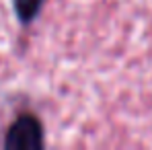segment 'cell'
Masks as SVG:
<instances>
[{
    "label": "cell",
    "mask_w": 152,
    "mask_h": 150,
    "mask_svg": "<svg viewBox=\"0 0 152 150\" xmlns=\"http://www.w3.org/2000/svg\"><path fill=\"white\" fill-rule=\"evenodd\" d=\"M6 148H37L43 144V130L41 124L31 117L23 115L10 125L6 134Z\"/></svg>",
    "instance_id": "obj_1"
},
{
    "label": "cell",
    "mask_w": 152,
    "mask_h": 150,
    "mask_svg": "<svg viewBox=\"0 0 152 150\" xmlns=\"http://www.w3.org/2000/svg\"><path fill=\"white\" fill-rule=\"evenodd\" d=\"M15 2H17V12L23 21H31L43 4V0H15Z\"/></svg>",
    "instance_id": "obj_2"
}]
</instances>
